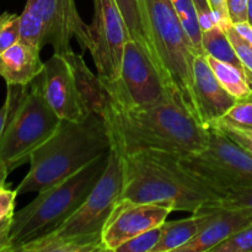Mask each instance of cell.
<instances>
[{
    "label": "cell",
    "instance_id": "obj_1",
    "mask_svg": "<svg viewBox=\"0 0 252 252\" xmlns=\"http://www.w3.org/2000/svg\"><path fill=\"white\" fill-rule=\"evenodd\" d=\"M101 116L111 149L120 157L159 150L186 158L206 149L211 137V128L202 125L180 100L148 107H121L105 95Z\"/></svg>",
    "mask_w": 252,
    "mask_h": 252
},
{
    "label": "cell",
    "instance_id": "obj_2",
    "mask_svg": "<svg viewBox=\"0 0 252 252\" xmlns=\"http://www.w3.org/2000/svg\"><path fill=\"white\" fill-rule=\"evenodd\" d=\"M123 189L120 202L154 203L196 213L217 206L228 191L185 166L181 158L159 150L121 157Z\"/></svg>",
    "mask_w": 252,
    "mask_h": 252
},
{
    "label": "cell",
    "instance_id": "obj_3",
    "mask_svg": "<svg viewBox=\"0 0 252 252\" xmlns=\"http://www.w3.org/2000/svg\"><path fill=\"white\" fill-rule=\"evenodd\" d=\"M110 152V135L98 112L80 122L62 120L56 132L32 152L29 172L15 191L26 194L48 189Z\"/></svg>",
    "mask_w": 252,
    "mask_h": 252
},
{
    "label": "cell",
    "instance_id": "obj_4",
    "mask_svg": "<svg viewBox=\"0 0 252 252\" xmlns=\"http://www.w3.org/2000/svg\"><path fill=\"white\" fill-rule=\"evenodd\" d=\"M150 56L174 97L201 122L193 86L198 56L171 0H140ZM202 123V122H201Z\"/></svg>",
    "mask_w": 252,
    "mask_h": 252
},
{
    "label": "cell",
    "instance_id": "obj_5",
    "mask_svg": "<svg viewBox=\"0 0 252 252\" xmlns=\"http://www.w3.org/2000/svg\"><path fill=\"white\" fill-rule=\"evenodd\" d=\"M110 153L101 155L71 176L37 192L31 203L12 216L11 252L62 225L91 193L108 164Z\"/></svg>",
    "mask_w": 252,
    "mask_h": 252
},
{
    "label": "cell",
    "instance_id": "obj_6",
    "mask_svg": "<svg viewBox=\"0 0 252 252\" xmlns=\"http://www.w3.org/2000/svg\"><path fill=\"white\" fill-rule=\"evenodd\" d=\"M61 121L44 98L38 78L24 86L0 140V159L9 171L30 161L32 152L56 132Z\"/></svg>",
    "mask_w": 252,
    "mask_h": 252
},
{
    "label": "cell",
    "instance_id": "obj_7",
    "mask_svg": "<svg viewBox=\"0 0 252 252\" xmlns=\"http://www.w3.org/2000/svg\"><path fill=\"white\" fill-rule=\"evenodd\" d=\"M101 83L106 98L121 107H148L179 100L165 85L150 52L133 38L126 43L118 78Z\"/></svg>",
    "mask_w": 252,
    "mask_h": 252
},
{
    "label": "cell",
    "instance_id": "obj_8",
    "mask_svg": "<svg viewBox=\"0 0 252 252\" xmlns=\"http://www.w3.org/2000/svg\"><path fill=\"white\" fill-rule=\"evenodd\" d=\"M123 189L122 158L111 149L108 164L101 179L81 206L44 239L102 238V230Z\"/></svg>",
    "mask_w": 252,
    "mask_h": 252
},
{
    "label": "cell",
    "instance_id": "obj_9",
    "mask_svg": "<svg viewBox=\"0 0 252 252\" xmlns=\"http://www.w3.org/2000/svg\"><path fill=\"white\" fill-rule=\"evenodd\" d=\"M181 161L225 191L252 187V157L217 128H211L206 149L181 158Z\"/></svg>",
    "mask_w": 252,
    "mask_h": 252
},
{
    "label": "cell",
    "instance_id": "obj_10",
    "mask_svg": "<svg viewBox=\"0 0 252 252\" xmlns=\"http://www.w3.org/2000/svg\"><path fill=\"white\" fill-rule=\"evenodd\" d=\"M132 38L115 0H94L89 48L102 81L118 78L126 43Z\"/></svg>",
    "mask_w": 252,
    "mask_h": 252
},
{
    "label": "cell",
    "instance_id": "obj_11",
    "mask_svg": "<svg viewBox=\"0 0 252 252\" xmlns=\"http://www.w3.org/2000/svg\"><path fill=\"white\" fill-rule=\"evenodd\" d=\"M42 93L61 120L80 122L91 112L70 54L54 53L38 76Z\"/></svg>",
    "mask_w": 252,
    "mask_h": 252
},
{
    "label": "cell",
    "instance_id": "obj_12",
    "mask_svg": "<svg viewBox=\"0 0 252 252\" xmlns=\"http://www.w3.org/2000/svg\"><path fill=\"white\" fill-rule=\"evenodd\" d=\"M25 7L43 21V47L49 44L54 53L70 54L71 39L75 38L81 51H88L89 25L79 15L75 0H27Z\"/></svg>",
    "mask_w": 252,
    "mask_h": 252
},
{
    "label": "cell",
    "instance_id": "obj_13",
    "mask_svg": "<svg viewBox=\"0 0 252 252\" xmlns=\"http://www.w3.org/2000/svg\"><path fill=\"white\" fill-rule=\"evenodd\" d=\"M172 212L170 207L160 204L118 201L102 230L106 252H116L126 241L160 226Z\"/></svg>",
    "mask_w": 252,
    "mask_h": 252
},
{
    "label": "cell",
    "instance_id": "obj_14",
    "mask_svg": "<svg viewBox=\"0 0 252 252\" xmlns=\"http://www.w3.org/2000/svg\"><path fill=\"white\" fill-rule=\"evenodd\" d=\"M193 86L201 122L208 128L220 120L238 101L219 83L203 54H198L194 58Z\"/></svg>",
    "mask_w": 252,
    "mask_h": 252
},
{
    "label": "cell",
    "instance_id": "obj_15",
    "mask_svg": "<svg viewBox=\"0 0 252 252\" xmlns=\"http://www.w3.org/2000/svg\"><path fill=\"white\" fill-rule=\"evenodd\" d=\"M213 207L217 208L216 218L196 238L181 246L176 252H211L212 249L252 224V213L241 209Z\"/></svg>",
    "mask_w": 252,
    "mask_h": 252
},
{
    "label": "cell",
    "instance_id": "obj_16",
    "mask_svg": "<svg viewBox=\"0 0 252 252\" xmlns=\"http://www.w3.org/2000/svg\"><path fill=\"white\" fill-rule=\"evenodd\" d=\"M41 49L19 41L0 53V78L6 85L27 86L43 71Z\"/></svg>",
    "mask_w": 252,
    "mask_h": 252
},
{
    "label": "cell",
    "instance_id": "obj_17",
    "mask_svg": "<svg viewBox=\"0 0 252 252\" xmlns=\"http://www.w3.org/2000/svg\"><path fill=\"white\" fill-rule=\"evenodd\" d=\"M217 216V208H207L192 213L191 217L180 220L165 221L161 225V236L153 252H176L181 246L196 238Z\"/></svg>",
    "mask_w": 252,
    "mask_h": 252
},
{
    "label": "cell",
    "instance_id": "obj_18",
    "mask_svg": "<svg viewBox=\"0 0 252 252\" xmlns=\"http://www.w3.org/2000/svg\"><path fill=\"white\" fill-rule=\"evenodd\" d=\"M17 252H106L102 238H39L26 244Z\"/></svg>",
    "mask_w": 252,
    "mask_h": 252
},
{
    "label": "cell",
    "instance_id": "obj_19",
    "mask_svg": "<svg viewBox=\"0 0 252 252\" xmlns=\"http://www.w3.org/2000/svg\"><path fill=\"white\" fill-rule=\"evenodd\" d=\"M202 48L206 56L230 64L244 73L238 53L231 44L225 29L220 25H216L212 29L202 32Z\"/></svg>",
    "mask_w": 252,
    "mask_h": 252
},
{
    "label": "cell",
    "instance_id": "obj_20",
    "mask_svg": "<svg viewBox=\"0 0 252 252\" xmlns=\"http://www.w3.org/2000/svg\"><path fill=\"white\" fill-rule=\"evenodd\" d=\"M206 58L208 61L211 69L216 74L219 83L234 97L240 100V98L249 97V96L252 95V89L249 85L248 80L245 78V74L243 71L239 70L235 66L230 65V64L218 61V59L213 58V57L206 56Z\"/></svg>",
    "mask_w": 252,
    "mask_h": 252
},
{
    "label": "cell",
    "instance_id": "obj_21",
    "mask_svg": "<svg viewBox=\"0 0 252 252\" xmlns=\"http://www.w3.org/2000/svg\"><path fill=\"white\" fill-rule=\"evenodd\" d=\"M115 1L122 14L130 37L149 51L144 24H143L140 0H115Z\"/></svg>",
    "mask_w": 252,
    "mask_h": 252
},
{
    "label": "cell",
    "instance_id": "obj_22",
    "mask_svg": "<svg viewBox=\"0 0 252 252\" xmlns=\"http://www.w3.org/2000/svg\"><path fill=\"white\" fill-rule=\"evenodd\" d=\"M171 1L175 10L179 14L180 19H181L182 24H184V27L186 29L187 33L191 37L192 43H193L197 53L206 56L203 48H202V30L199 27L198 15H197L196 5H194L193 0H171Z\"/></svg>",
    "mask_w": 252,
    "mask_h": 252
},
{
    "label": "cell",
    "instance_id": "obj_23",
    "mask_svg": "<svg viewBox=\"0 0 252 252\" xmlns=\"http://www.w3.org/2000/svg\"><path fill=\"white\" fill-rule=\"evenodd\" d=\"M219 125L233 126L236 128L252 129V95L236 101L225 115L217 121L211 128Z\"/></svg>",
    "mask_w": 252,
    "mask_h": 252
},
{
    "label": "cell",
    "instance_id": "obj_24",
    "mask_svg": "<svg viewBox=\"0 0 252 252\" xmlns=\"http://www.w3.org/2000/svg\"><path fill=\"white\" fill-rule=\"evenodd\" d=\"M224 29H225L226 34H228L231 44H233L236 53H238L239 59H240L241 62V65H243V70L244 74H245L246 80H248L249 85H250L252 89V43L248 42L246 39H244L243 37L236 32L233 24L228 25V26H225Z\"/></svg>",
    "mask_w": 252,
    "mask_h": 252
},
{
    "label": "cell",
    "instance_id": "obj_25",
    "mask_svg": "<svg viewBox=\"0 0 252 252\" xmlns=\"http://www.w3.org/2000/svg\"><path fill=\"white\" fill-rule=\"evenodd\" d=\"M161 225L144 231L130 240L126 241L116 252H153L161 236Z\"/></svg>",
    "mask_w": 252,
    "mask_h": 252
},
{
    "label": "cell",
    "instance_id": "obj_26",
    "mask_svg": "<svg viewBox=\"0 0 252 252\" xmlns=\"http://www.w3.org/2000/svg\"><path fill=\"white\" fill-rule=\"evenodd\" d=\"M20 41V15L4 12L0 15V53Z\"/></svg>",
    "mask_w": 252,
    "mask_h": 252
},
{
    "label": "cell",
    "instance_id": "obj_27",
    "mask_svg": "<svg viewBox=\"0 0 252 252\" xmlns=\"http://www.w3.org/2000/svg\"><path fill=\"white\" fill-rule=\"evenodd\" d=\"M252 250V224L226 239L211 252H248Z\"/></svg>",
    "mask_w": 252,
    "mask_h": 252
},
{
    "label": "cell",
    "instance_id": "obj_28",
    "mask_svg": "<svg viewBox=\"0 0 252 252\" xmlns=\"http://www.w3.org/2000/svg\"><path fill=\"white\" fill-rule=\"evenodd\" d=\"M217 206L228 209H241L252 213V187L228 191L226 196Z\"/></svg>",
    "mask_w": 252,
    "mask_h": 252
},
{
    "label": "cell",
    "instance_id": "obj_29",
    "mask_svg": "<svg viewBox=\"0 0 252 252\" xmlns=\"http://www.w3.org/2000/svg\"><path fill=\"white\" fill-rule=\"evenodd\" d=\"M22 89H24V86L6 85V98L0 107V140H1L7 125H9V121L11 118L12 112H14L17 100L21 95Z\"/></svg>",
    "mask_w": 252,
    "mask_h": 252
},
{
    "label": "cell",
    "instance_id": "obj_30",
    "mask_svg": "<svg viewBox=\"0 0 252 252\" xmlns=\"http://www.w3.org/2000/svg\"><path fill=\"white\" fill-rule=\"evenodd\" d=\"M213 128L220 129L224 134L228 135L233 142H235L239 147L243 148L246 153H249L252 157V129L236 128L228 125H219Z\"/></svg>",
    "mask_w": 252,
    "mask_h": 252
},
{
    "label": "cell",
    "instance_id": "obj_31",
    "mask_svg": "<svg viewBox=\"0 0 252 252\" xmlns=\"http://www.w3.org/2000/svg\"><path fill=\"white\" fill-rule=\"evenodd\" d=\"M248 1L249 0H226L229 17L233 24L248 21Z\"/></svg>",
    "mask_w": 252,
    "mask_h": 252
},
{
    "label": "cell",
    "instance_id": "obj_32",
    "mask_svg": "<svg viewBox=\"0 0 252 252\" xmlns=\"http://www.w3.org/2000/svg\"><path fill=\"white\" fill-rule=\"evenodd\" d=\"M16 196L17 192L15 189L12 191L5 186L0 189V219L15 213L14 209Z\"/></svg>",
    "mask_w": 252,
    "mask_h": 252
},
{
    "label": "cell",
    "instance_id": "obj_33",
    "mask_svg": "<svg viewBox=\"0 0 252 252\" xmlns=\"http://www.w3.org/2000/svg\"><path fill=\"white\" fill-rule=\"evenodd\" d=\"M12 216L14 214L0 219V252H11L10 230H11Z\"/></svg>",
    "mask_w": 252,
    "mask_h": 252
},
{
    "label": "cell",
    "instance_id": "obj_34",
    "mask_svg": "<svg viewBox=\"0 0 252 252\" xmlns=\"http://www.w3.org/2000/svg\"><path fill=\"white\" fill-rule=\"evenodd\" d=\"M211 6L212 11L219 17L220 20V26L225 27L228 25L233 24L230 21V17H229L228 7H226V0H207Z\"/></svg>",
    "mask_w": 252,
    "mask_h": 252
},
{
    "label": "cell",
    "instance_id": "obj_35",
    "mask_svg": "<svg viewBox=\"0 0 252 252\" xmlns=\"http://www.w3.org/2000/svg\"><path fill=\"white\" fill-rule=\"evenodd\" d=\"M233 26L234 29L236 30V32H238L244 39H246V41L252 43V25L250 22H238V24H233Z\"/></svg>",
    "mask_w": 252,
    "mask_h": 252
},
{
    "label": "cell",
    "instance_id": "obj_36",
    "mask_svg": "<svg viewBox=\"0 0 252 252\" xmlns=\"http://www.w3.org/2000/svg\"><path fill=\"white\" fill-rule=\"evenodd\" d=\"M194 5H196V10H197V15H206V14H211L212 9L209 6L208 1L207 0H193Z\"/></svg>",
    "mask_w": 252,
    "mask_h": 252
},
{
    "label": "cell",
    "instance_id": "obj_37",
    "mask_svg": "<svg viewBox=\"0 0 252 252\" xmlns=\"http://www.w3.org/2000/svg\"><path fill=\"white\" fill-rule=\"evenodd\" d=\"M10 174L9 169H7L6 164L0 159V189L5 186V181H6L7 175Z\"/></svg>",
    "mask_w": 252,
    "mask_h": 252
},
{
    "label": "cell",
    "instance_id": "obj_38",
    "mask_svg": "<svg viewBox=\"0 0 252 252\" xmlns=\"http://www.w3.org/2000/svg\"><path fill=\"white\" fill-rule=\"evenodd\" d=\"M248 21L252 25V0L248 1Z\"/></svg>",
    "mask_w": 252,
    "mask_h": 252
}]
</instances>
